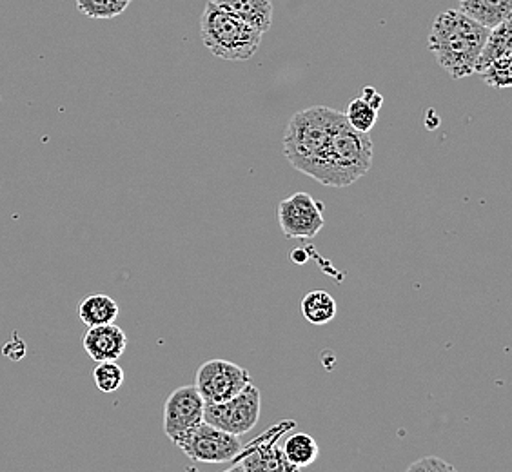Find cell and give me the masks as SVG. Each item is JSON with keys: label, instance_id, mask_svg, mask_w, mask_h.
<instances>
[{"label": "cell", "instance_id": "obj_2", "mask_svg": "<svg viewBox=\"0 0 512 472\" xmlns=\"http://www.w3.org/2000/svg\"><path fill=\"white\" fill-rule=\"evenodd\" d=\"M344 113L325 106H315L295 113L287 124L284 153L293 168L316 178L338 120Z\"/></svg>", "mask_w": 512, "mask_h": 472}, {"label": "cell", "instance_id": "obj_11", "mask_svg": "<svg viewBox=\"0 0 512 472\" xmlns=\"http://www.w3.org/2000/svg\"><path fill=\"white\" fill-rule=\"evenodd\" d=\"M82 345L91 360L100 362H117L128 347V336L119 325H97L88 327L82 338Z\"/></svg>", "mask_w": 512, "mask_h": 472}, {"label": "cell", "instance_id": "obj_24", "mask_svg": "<svg viewBox=\"0 0 512 472\" xmlns=\"http://www.w3.org/2000/svg\"><path fill=\"white\" fill-rule=\"evenodd\" d=\"M224 472H246V471H244V467H242V465H240V463L235 462V465H233V467H229V469H227V471H224Z\"/></svg>", "mask_w": 512, "mask_h": 472}, {"label": "cell", "instance_id": "obj_3", "mask_svg": "<svg viewBox=\"0 0 512 472\" xmlns=\"http://www.w3.org/2000/svg\"><path fill=\"white\" fill-rule=\"evenodd\" d=\"M373 168V140L369 133H358L347 124L345 117L338 120L322 168L316 182L327 187H349L367 175Z\"/></svg>", "mask_w": 512, "mask_h": 472}, {"label": "cell", "instance_id": "obj_4", "mask_svg": "<svg viewBox=\"0 0 512 472\" xmlns=\"http://www.w3.org/2000/svg\"><path fill=\"white\" fill-rule=\"evenodd\" d=\"M200 37L218 59L244 62L255 57L264 33L229 15L211 0L200 17Z\"/></svg>", "mask_w": 512, "mask_h": 472}, {"label": "cell", "instance_id": "obj_8", "mask_svg": "<svg viewBox=\"0 0 512 472\" xmlns=\"http://www.w3.org/2000/svg\"><path fill=\"white\" fill-rule=\"evenodd\" d=\"M278 224L286 238H315L325 226L324 204L309 193H295L278 204Z\"/></svg>", "mask_w": 512, "mask_h": 472}, {"label": "cell", "instance_id": "obj_9", "mask_svg": "<svg viewBox=\"0 0 512 472\" xmlns=\"http://www.w3.org/2000/svg\"><path fill=\"white\" fill-rule=\"evenodd\" d=\"M206 402L195 385L178 387L169 394L164 405V433L173 442L180 434L188 433L204 422Z\"/></svg>", "mask_w": 512, "mask_h": 472}, {"label": "cell", "instance_id": "obj_10", "mask_svg": "<svg viewBox=\"0 0 512 472\" xmlns=\"http://www.w3.org/2000/svg\"><path fill=\"white\" fill-rule=\"evenodd\" d=\"M293 427V422L275 427L269 434H262L253 445H247L246 451L237 456L235 462L240 463L246 472H300L298 467L287 460L284 449L278 445L280 434Z\"/></svg>", "mask_w": 512, "mask_h": 472}, {"label": "cell", "instance_id": "obj_12", "mask_svg": "<svg viewBox=\"0 0 512 472\" xmlns=\"http://www.w3.org/2000/svg\"><path fill=\"white\" fill-rule=\"evenodd\" d=\"M218 8L266 35L273 24V0H213Z\"/></svg>", "mask_w": 512, "mask_h": 472}, {"label": "cell", "instance_id": "obj_7", "mask_svg": "<svg viewBox=\"0 0 512 472\" xmlns=\"http://www.w3.org/2000/svg\"><path fill=\"white\" fill-rule=\"evenodd\" d=\"M251 384L246 367L229 360H209L200 365L195 387L206 404H222Z\"/></svg>", "mask_w": 512, "mask_h": 472}, {"label": "cell", "instance_id": "obj_17", "mask_svg": "<svg viewBox=\"0 0 512 472\" xmlns=\"http://www.w3.org/2000/svg\"><path fill=\"white\" fill-rule=\"evenodd\" d=\"M284 454L287 460L293 463L298 469L309 467L318 460L320 456V447L315 438L307 433L291 434L284 443Z\"/></svg>", "mask_w": 512, "mask_h": 472}, {"label": "cell", "instance_id": "obj_14", "mask_svg": "<svg viewBox=\"0 0 512 472\" xmlns=\"http://www.w3.org/2000/svg\"><path fill=\"white\" fill-rule=\"evenodd\" d=\"M119 304L108 295H91L79 305L80 322L88 327L115 324L119 318Z\"/></svg>", "mask_w": 512, "mask_h": 472}, {"label": "cell", "instance_id": "obj_22", "mask_svg": "<svg viewBox=\"0 0 512 472\" xmlns=\"http://www.w3.org/2000/svg\"><path fill=\"white\" fill-rule=\"evenodd\" d=\"M405 472H458L454 465L445 462L438 456H425L416 462L411 463Z\"/></svg>", "mask_w": 512, "mask_h": 472}, {"label": "cell", "instance_id": "obj_5", "mask_svg": "<svg viewBox=\"0 0 512 472\" xmlns=\"http://www.w3.org/2000/svg\"><path fill=\"white\" fill-rule=\"evenodd\" d=\"M178 449L200 463L235 462L242 451V443L235 434L220 431L207 422L198 423L188 433L173 440Z\"/></svg>", "mask_w": 512, "mask_h": 472}, {"label": "cell", "instance_id": "obj_16", "mask_svg": "<svg viewBox=\"0 0 512 472\" xmlns=\"http://www.w3.org/2000/svg\"><path fill=\"white\" fill-rule=\"evenodd\" d=\"M336 313H338V305L335 298L322 289L309 291L302 300V315L309 324H329L331 320H335Z\"/></svg>", "mask_w": 512, "mask_h": 472}, {"label": "cell", "instance_id": "obj_23", "mask_svg": "<svg viewBox=\"0 0 512 472\" xmlns=\"http://www.w3.org/2000/svg\"><path fill=\"white\" fill-rule=\"evenodd\" d=\"M362 99H364L367 104H371L376 111L382 108V104H384V97H382L375 88H371V86H367V88L364 89Z\"/></svg>", "mask_w": 512, "mask_h": 472}, {"label": "cell", "instance_id": "obj_19", "mask_svg": "<svg viewBox=\"0 0 512 472\" xmlns=\"http://www.w3.org/2000/svg\"><path fill=\"white\" fill-rule=\"evenodd\" d=\"M344 117L347 120V124L355 129V131H358V133H369L371 129L375 128L376 120H378V111L360 97V99L349 102Z\"/></svg>", "mask_w": 512, "mask_h": 472}, {"label": "cell", "instance_id": "obj_13", "mask_svg": "<svg viewBox=\"0 0 512 472\" xmlns=\"http://www.w3.org/2000/svg\"><path fill=\"white\" fill-rule=\"evenodd\" d=\"M460 11L483 28L493 30L511 20L512 0H458Z\"/></svg>", "mask_w": 512, "mask_h": 472}, {"label": "cell", "instance_id": "obj_20", "mask_svg": "<svg viewBox=\"0 0 512 472\" xmlns=\"http://www.w3.org/2000/svg\"><path fill=\"white\" fill-rule=\"evenodd\" d=\"M124 369L117 362H100L93 371V380L100 393H117L124 384Z\"/></svg>", "mask_w": 512, "mask_h": 472}, {"label": "cell", "instance_id": "obj_18", "mask_svg": "<svg viewBox=\"0 0 512 472\" xmlns=\"http://www.w3.org/2000/svg\"><path fill=\"white\" fill-rule=\"evenodd\" d=\"M131 0H77V8L88 19H115L128 10Z\"/></svg>", "mask_w": 512, "mask_h": 472}, {"label": "cell", "instance_id": "obj_15", "mask_svg": "<svg viewBox=\"0 0 512 472\" xmlns=\"http://www.w3.org/2000/svg\"><path fill=\"white\" fill-rule=\"evenodd\" d=\"M512 53V24L511 20H505L500 26H496L493 30L489 31L487 40L483 44L482 53L476 60V68L474 73H482L483 69L487 68L491 62L500 59L503 55Z\"/></svg>", "mask_w": 512, "mask_h": 472}, {"label": "cell", "instance_id": "obj_1", "mask_svg": "<svg viewBox=\"0 0 512 472\" xmlns=\"http://www.w3.org/2000/svg\"><path fill=\"white\" fill-rule=\"evenodd\" d=\"M489 31L460 10L444 11L434 19L429 50L451 79H465L474 75Z\"/></svg>", "mask_w": 512, "mask_h": 472}, {"label": "cell", "instance_id": "obj_6", "mask_svg": "<svg viewBox=\"0 0 512 472\" xmlns=\"http://www.w3.org/2000/svg\"><path fill=\"white\" fill-rule=\"evenodd\" d=\"M262 396L253 384L222 404H206L204 422L235 436L249 433L260 420Z\"/></svg>", "mask_w": 512, "mask_h": 472}, {"label": "cell", "instance_id": "obj_21", "mask_svg": "<svg viewBox=\"0 0 512 472\" xmlns=\"http://www.w3.org/2000/svg\"><path fill=\"white\" fill-rule=\"evenodd\" d=\"M483 82L494 89L509 88L512 84V53L503 55L500 59L491 62L487 68L480 73Z\"/></svg>", "mask_w": 512, "mask_h": 472}]
</instances>
